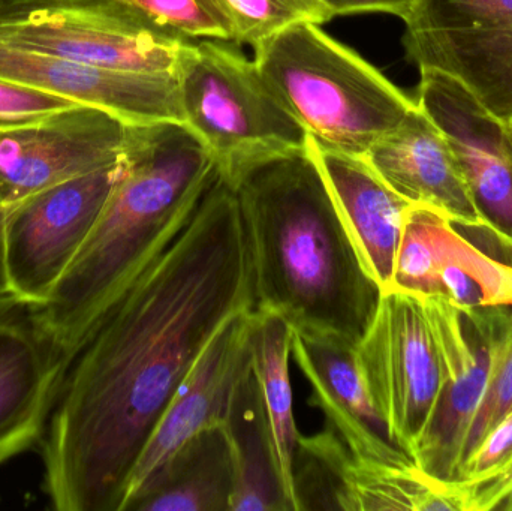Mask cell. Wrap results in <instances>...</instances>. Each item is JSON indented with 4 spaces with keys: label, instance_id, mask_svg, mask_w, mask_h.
I'll return each mask as SVG.
<instances>
[{
    "label": "cell",
    "instance_id": "cell-18",
    "mask_svg": "<svg viewBox=\"0 0 512 511\" xmlns=\"http://www.w3.org/2000/svg\"><path fill=\"white\" fill-rule=\"evenodd\" d=\"M0 77L101 108L128 125L183 123L174 74L111 71L0 42Z\"/></svg>",
    "mask_w": 512,
    "mask_h": 511
},
{
    "label": "cell",
    "instance_id": "cell-12",
    "mask_svg": "<svg viewBox=\"0 0 512 511\" xmlns=\"http://www.w3.org/2000/svg\"><path fill=\"white\" fill-rule=\"evenodd\" d=\"M128 126L108 111L80 104L33 125L0 131V204L12 206L120 161Z\"/></svg>",
    "mask_w": 512,
    "mask_h": 511
},
{
    "label": "cell",
    "instance_id": "cell-10",
    "mask_svg": "<svg viewBox=\"0 0 512 511\" xmlns=\"http://www.w3.org/2000/svg\"><path fill=\"white\" fill-rule=\"evenodd\" d=\"M438 350L441 389L414 461L429 476L457 482L469 429L483 401L493 342L504 308H459L442 296L424 297Z\"/></svg>",
    "mask_w": 512,
    "mask_h": 511
},
{
    "label": "cell",
    "instance_id": "cell-6",
    "mask_svg": "<svg viewBox=\"0 0 512 511\" xmlns=\"http://www.w3.org/2000/svg\"><path fill=\"white\" fill-rule=\"evenodd\" d=\"M0 42L138 74H174L188 44L159 32L120 0H0Z\"/></svg>",
    "mask_w": 512,
    "mask_h": 511
},
{
    "label": "cell",
    "instance_id": "cell-15",
    "mask_svg": "<svg viewBox=\"0 0 512 511\" xmlns=\"http://www.w3.org/2000/svg\"><path fill=\"white\" fill-rule=\"evenodd\" d=\"M69 365L32 305L0 297V468L41 446Z\"/></svg>",
    "mask_w": 512,
    "mask_h": 511
},
{
    "label": "cell",
    "instance_id": "cell-20",
    "mask_svg": "<svg viewBox=\"0 0 512 511\" xmlns=\"http://www.w3.org/2000/svg\"><path fill=\"white\" fill-rule=\"evenodd\" d=\"M309 147L367 270L382 293L390 290L411 203L394 192L363 156L328 149L310 137Z\"/></svg>",
    "mask_w": 512,
    "mask_h": 511
},
{
    "label": "cell",
    "instance_id": "cell-3",
    "mask_svg": "<svg viewBox=\"0 0 512 511\" xmlns=\"http://www.w3.org/2000/svg\"><path fill=\"white\" fill-rule=\"evenodd\" d=\"M251 255L255 308L291 327L358 344L382 290L361 258L307 146L249 171L236 188Z\"/></svg>",
    "mask_w": 512,
    "mask_h": 511
},
{
    "label": "cell",
    "instance_id": "cell-17",
    "mask_svg": "<svg viewBox=\"0 0 512 511\" xmlns=\"http://www.w3.org/2000/svg\"><path fill=\"white\" fill-rule=\"evenodd\" d=\"M292 359L310 384V407L324 414L351 452L384 464H415L394 443L370 398L357 362V344L325 330L292 327Z\"/></svg>",
    "mask_w": 512,
    "mask_h": 511
},
{
    "label": "cell",
    "instance_id": "cell-7",
    "mask_svg": "<svg viewBox=\"0 0 512 511\" xmlns=\"http://www.w3.org/2000/svg\"><path fill=\"white\" fill-rule=\"evenodd\" d=\"M357 362L394 443L414 459L441 389V368L424 297L384 291L357 344Z\"/></svg>",
    "mask_w": 512,
    "mask_h": 511
},
{
    "label": "cell",
    "instance_id": "cell-8",
    "mask_svg": "<svg viewBox=\"0 0 512 511\" xmlns=\"http://www.w3.org/2000/svg\"><path fill=\"white\" fill-rule=\"evenodd\" d=\"M403 21L420 71L448 75L512 125V0H415Z\"/></svg>",
    "mask_w": 512,
    "mask_h": 511
},
{
    "label": "cell",
    "instance_id": "cell-27",
    "mask_svg": "<svg viewBox=\"0 0 512 511\" xmlns=\"http://www.w3.org/2000/svg\"><path fill=\"white\" fill-rule=\"evenodd\" d=\"M80 105L54 93L0 77V131L24 128Z\"/></svg>",
    "mask_w": 512,
    "mask_h": 511
},
{
    "label": "cell",
    "instance_id": "cell-14",
    "mask_svg": "<svg viewBox=\"0 0 512 511\" xmlns=\"http://www.w3.org/2000/svg\"><path fill=\"white\" fill-rule=\"evenodd\" d=\"M254 309L233 315L216 330L177 387L135 464L120 511L186 441L224 425L237 389L251 372Z\"/></svg>",
    "mask_w": 512,
    "mask_h": 511
},
{
    "label": "cell",
    "instance_id": "cell-29",
    "mask_svg": "<svg viewBox=\"0 0 512 511\" xmlns=\"http://www.w3.org/2000/svg\"><path fill=\"white\" fill-rule=\"evenodd\" d=\"M459 483L465 511L496 510L512 497V459L493 473Z\"/></svg>",
    "mask_w": 512,
    "mask_h": 511
},
{
    "label": "cell",
    "instance_id": "cell-2",
    "mask_svg": "<svg viewBox=\"0 0 512 511\" xmlns=\"http://www.w3.org/2000/svg\"><path fill=\"white\" fill-rule=\"evenodd\" d=\"M126 170L77 257L33 306L72 362L143 273L164 254L218 179L215 161L182 122L129 125Z\"/></svg>",
    "mask_w": 512,
    "mask_h": 511
},
{
    "label": "cell",
    "instance_id": "cell-23",
    "mask_svg": "<svg viewBox=\"0 0 512 511\" xmlns=\"http://www.w3.org/2000/svg\"><path fill=\"white\" fill-rule=\"evenodd\" d=\"M222 429L233 462L230 511H289L252 368L234 395Z\"/></svg>",
    "mask_w": 512,
    "mask_h": 511
},
{
    "label": "cell",
    "instance_id": "cell-21",
    "mask_svg": "<svg viewBox=\"0 0 512 511\" xmlns=\"http://www.w3.org/2000/svg\"><path fill=\"white\" fill-rule=\"evenodd\" d=\"M233 462L224 429L186 441L125 511H230Z\"/></svg>",
    "mask_w": 512,
    "mask_h": 511
},
{
    "label": "cell",
    "instance_id": "cell-34",
    "mask_svg": "<svg viewBox=\"0 0 512 511\" xmlns=\"http://www.w3.org/2000/svg\"><path fill=\"white\" fill-rule=\"evenodd\" d=\"M0 207H2V204H0Z\"/></svg>",
    "mask_w": 512,
    "mask_h": 511
},
{
    "label": "cell",
    "instance_id": "cell-9",
    "mask_svg": "<svg viewBox=\"0 0 512 511\" xmlns=\"http://www.w3.org/2000/svg\"><path fill=\"white\" fill-rule=\"evenodd\" d=\"M125 170L123 155L108 167L5 206L3 260L9 294L32 306L47 302Z\"/></svg>",
    "mask_w": 512,
    "mask_h": 511
},
{
    "label": "cell",
    "instance_id": "cell-4",
    "mask_svg": "<svg viewBox=\"0 0 512 511\" xmlns=\"http://www.w3.org/2000/svg\"><path fill=\"white\" fill-rule=\"evenodd\" d=\"M268 86L310 138L349 155L400 125L414 99L316 23H298L254 47Z\"/></svg>",
    "mask_w": 512,
    "mask_h": 511
},
{
    "label": "cell",
    "instance_id": "cell-13",
    "mask_svg": "<svg viewBox=\"0 0 512 511\" xmlns=\"http://www.w3.org/2000/svg\"><path fill=\"white\" fill-rule=\"evenodd\" d=\"M390 290L442 296L468 311L512 309V260L478 248L439 210L411 204Z\"/></svg>",
    "mask_w": 512,
    "mask_h": 511
},
{
    "label": "cell",
    "instance_id": "cell-26",
    "mask_svg": "<svg viewBox=\"0 0 512 511\" xmlns=\"http://www.w3.org/2000/svg\"><path fill=\"white\" fill-rule=\"evenodd\" d=\"M512 411V309L504 308L499 317L493 342L492 368L483 401L475 414L466 440V459L474 453L484 437ZM460 467V470H462ZM460 474V473H459Z\"/></svg>",
    "mask_w": 512,
    "mask_h": 511
},
{
    "label": "cell",
    "instance_id": "cell-25",
    "mask_svg": "<svg viewBox=\"0 0 512 511\" xmlns=\"http://www.w3.org/2000/svg\"><path fill=\"white\" fill-rule=\"evenodd\" d=\"M233 24L234 42L252 45L298 23L322 24L327 14L315 0H219Z\"/></svg>",
    "mask_w": 512,
    "mask_h": 511
},
{
    "label": "cell",
    "instance_id": "cell-1",
    "mask_svg": "<svg viewBox=\"0 0 512 511\" xmlns=\"http://www.w3.org/2000/svg\"><path fill=\"white\" fill-rule=\"evenodd\" d=\"M255 308L236 191L221 177L72 359L41 443L59 511H120L135 464L216 330Z\"/></svg>",
    "mask_w": 512,
    "mask_h": 511
},
{
    "label": "cell",
    "instance_id": "cell-22",
    "mask_svg": "<svg viewBox=\"0 0 512 511\" xmlns=\"http://www.w3.org/2000/svg\"><path fill=\"white\" fill-rule=\"evenodd\" d=\"M251 368L273 443L277 474L289 511H297L294 461L298 432L294 416L289 360L292 357V327L274 312L255 308L252 312Z\"/></svg>",
    "mask_w": 512,
    "mask_h": 511
},
{
    "label": "cell",
    "instance_id": "cell-33",
    "mask_svg": "<svg viewBox=\"0 0 512 511\" xmlns=\"http://www.w3.org/2000/svg\"><path fill=\"white\" fill-rule=\"evenodd\" d=\"M510 134H511V141H512V125H510Z\"/></svg>",
    "mask_w": 512,
    "mask_h": 511
},
{
    "label": "cell",
    "instance_id": "cell-32",
    "mask_svg": "<svg viewBox=\"0 0 512 511\" xmlns=\"http://www.w3.org/2000/svg\"><path fill=\"white\" fill-rule=\"evenodd\" d=\"M496 242L504 246V248L512 254V237H501V239L496 240Z\"/></svg>",
    "mask_w": 512,
    "mask_h": 511
},
{
    "label": "cell",
    "instance_id": "cell-19",
    "mask_svg": "<svg viewBox=\"0 0 512 511\" xmlns=\"http://www.w3.org/2000/svg\"><path fill=\"white\" fill-rule=\"evenodd\" d=\"M363 158L408 203L433 207L459 228L489 233L450 141L417 104Z\"/></svg>",
    "mask_w": 512,
    "mask_h": 511
},
{
    "label": "cell",
    "instance_id": "cell-30",
    "mask_svg": "<svg viewBox=\"0 0 512 511\" xmlns=\"http://www.w3.org/2000/svg\"><path fill=\"white\" fill-rule=\"evenodd\" d=\"M328 20L342 15L364 14V12H385L405 18L414 6L415 0H315Z\"/></svg>",
    "mask_w": 512,
    "mask_h": 511
},
{
    "label": "cell",
    "instance_id": "cell-28",
    "mask_svg": "<svg viewBox=\"0 0 512 511\" xmlns=\"http://www.w3.org/2000/svg\"><path fill=\"white\" fill-rule=\"evenodd\" d=\"M512 459V411L478 444L460 470L457 482H469L501 468Z\"/></svg>",
    "mask_w": 512,
    "mask_h": 511
},
{
    "label": "cell",
    "instance_id": "cell-5",
    "mask_svg": "<svg viewBox=\"0 0 512 511\" xmlns=\"http://www.w3.org/2000/svg\"><path fill=\"white\" fill-rule=\"evenodd\" d=\"M231 42H188L176 77L183 123L200 138L231 188L258 165L304 149L309 135L254 60Z\"/></svg>",
    "mask_w": 512,
    "mask_h": 511
},
{
    "label": "cell",
    "instance_id": "cell-16",
    "mask_svg": "<svg viewBox=\"0 0 512 511\" xmlns=\"http://www.w3.org/2000/svg\"><path fill=\"white\" fill-rule=\"evenodd\" d=\"M420 72L415 104L450 141L490 236L495 240L512 237L510 125L493 116L448 75Z\"/></svg>",
    "mask_w": 512,
    "mask_h": 511
},
{
    "label": "cell",
    "instance_id": "cell-24",
    "mask_svg": "<svg viewBox=\"0 0 512 511\" xmlns=\"http://www.w3.org/2000/svg\"><path fill=\"white\" fill-rule=\"evenodd\" d=\"M159 32L195 42H234L233 24L219 0H120Z\"/></svg>",
    "mask_w": 512,
    "mask_h": 511
},
{
    "label": "cell",
    "instance_id": "cell-11",
    "mask_svg": "<svg viewBox=\"0 0 512 511\" xmlns=\"http://www.w3.org/2000/svg\"><path fill=\"white\" fill-rule=\"evenodd\" d=\"M294 488L297 511H465L457 482L355 455L328 425L298 440Z\"/></svg>",
    "mask_w": 512,
    "mask_h": 511
},
{
    "label": "cell",
    "instance_id": "cell-31",
    "mask_svg": "<svg viewBox=\"0 0 512 511\" xmlns=\"http://www.w3.org/2000/svg\"><path fill=\"white\" fill-rule=\"evenodd\" d=\"M8 207H0V297L9 294L8 278H6L5 260H3V228H5Z\"/></svg>",
    "mask_w": 512,
    "mask_h": 511
}]
</instances>
